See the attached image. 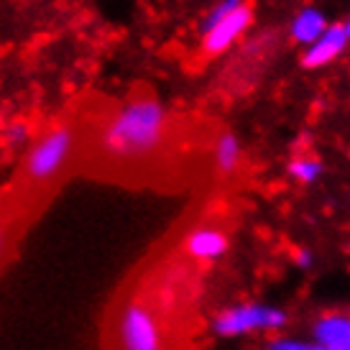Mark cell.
<instances>
[{
	"label": "cell",
	"instance_id": "1",
	"mask_svg": "<svg viewBox=\"0 0 350 350\" xmlns=\"http://www.w3.org/2000/svg\"><path fill=\"white\" fill-rule=\"evenodd\" d=\"M169 131V110L151 95L118 105L100 128L98 148L107 161L131 164L156 154Z\"/></svg>",
	"mask_w": 350,
	"mask_h": 350
},
{
	"label": "cell",
	"instance_id": "2",
	"mask_svg": "<svg viewBox=\"0 0 350 350\" xmlns=\"http://www.w3.org/2000/svg\"><path fill=\"white\" fill-rule=\"evenodd\" d=\"M77 146V131L72 126H54L31 141L23 154V179L33 187L54 182L64 169Z\"/></svg>",
	"mask_w": 350,
	"mask_h": 350
},
{
	"label": "cell",
	"instance_id": "3",
	"mask_svg": "<svg viewBox=\"0 0 350 350\" xmlns=\"http://www.w3.org/2000/svg\"><path fill=\"white\" fill-rule=\"evenodd\" d=\"M118 350H166L164 330L154 307L144 299L131 297L120 304L116 322Z\"/></svg>",
	"mask_w": 350,
	"mask_h": 350
},
{
	"label": "cell",
	"instance_id": "4",
	"mask_svg": "<svg viewBox=\"0 0 350 350\" xmlns=\"http://www.w3.org/2000/svg\"><path fill=\"white\" fill-rule=\"evenodd\" d=\"M286 320H289L286 312L273 304L245 301V304H235V307L217 312L213 320V332L217 338H243V335H256V332H276L286 327Z\"/></svg>",
	"mask_w": 350,
	"mask_h": 350
},
{
	"label": "cell",
	"instance_id": "5",
	"mask_svg": "<svg viewBox=\"0 0 350 350\" xmlns=\"http://www.w3.org/2000/svg\"><path fill=\"white\" fill-rule=\"evenodd\" d=\"M251 21H253V13L248 5H241V8H235L230 16H225L223 21H217L213 29H207L202 36V51L207 57H220L225 51H230L238 44V41L243 39V33L251 29Z\"/></svg>",
	"mask_w": 350,
	"mask_h": 350
},
{
	"label": "cell",
	"instance_id": "6",
	"mask_svg": "<svg viewBox=\"0 0 350 350\" xmlns=\"http://www.w3.org/2000/svg\"><path fill=\"white\" fill-rule=\"evenodd\" d=\"M350 36L342 26H327V31L322 33L317 41H312L310 46H304V54H301V64L307 69H320L332 64L335 59L340 57L342 51L348 49Z\"/></svg>",
	"mask_w": 350,
	"mask_h": 350
},
{
	"label": "cell",
	"instance_id": "7",
	"mask_svg": "<svg viewBox=\"0 0 350 350\" xmlns=\"http://www.w3.org/2000/svg\"><path fill=\"white\" fill-rule=\"evenodd\" d=\"M230 248V241L228 235L220 230V228H210V225H202V228H195L189 230L185 238V253L189 258L202 263L217 261L223 258Z\"/></svg>",
	"mask_w": 350,
	"mask_h": 350
},
{
	"label": "cell",
	"instance_id": "8",
	"mask_svg": "<svg viewBox=\"0 0 350 350\" xmlns=\"http://www.w3.org/2000/svg\"><path fill=\"white\" fill-rule=\"evenodd\" d=\"M312 340L325 348L340 350L350 345V314L345 312H327L312 325Z\"/></svg>",
	"mask_w": 350,
	"mask_h": 350
},
{
	"label": "cell",
	"instance_id": "9",
	"mask_svg": "<svg viewBox=\"0 0 350 350\" xmlns=\"http://www.w3.org/2000/svg\"><path fill=\"white\" fill-rule=\"evenodd\" d=\"M327 16L325 10L317 5H304L301 10L294 13L292 23H289V36L294 39V44L299 46H310L312 41H317L327 31Z\"/></svg>",
	"mask_w": 350,
	"mask_h": 350
},
{
	"label": "cell",
	"instance_id": "10",
	"mask_svg": "<svg viewBox=\"0 0 350 350\" xmlns=\"http://www.w3.org/2000/svg\"><path fill=\"white\" fill-rule=\"evenodd\" d=\"M213 159H215V169L220 174H233L235 169L241 166V159H243V146H241V138L225 131L217 136L213 148Z\"/></svg>",
	"mask_w": 350,
	"mask_h": 350
},
{
	"label": "cell",
	"instance_id": "11",
	"mask_svg": "<svg viewBox=\"0 0 350 350\" xmlns=\"http://www.w3.org/2000/svg\"><path fill=\"white\" fill-rule=\"evenodd\" d=\"M289 176L299 185H314L322 176V161L314 156H297L289 164Z\"/></svg>",
	"mask_w": 350,
	"mask_h": 350
},
{
	"label": "cell",
	"instance_id": "12",
	"mask_svg": "<svg viewBox=\"0 0 350 350\" xmlns=\"http://www.w3.org/2000/svg\"><path fill=\"white\" fill-rule=\"evenodd\" d=\"M245 0H217L213 8L207 10L202 16V21H200V33H204L207 29H213L217 21H223L225 16H230L235 8H241Z\"/></svg>",
	"mask_w": 350,
	"mask_h": 350
},
{
	"label": "cell",
	"instance_id": "13",
	"mask_svg": "<svg viewBox=\"0 0 350 350\" xmlns=\"http://www.w3.org/2000/svg\"><path fill=\"white\" fill-rule=\"evenodd\" d=\"M3 138H5V144H8L10 148H16V151H26V148L31 146V141H33V138H31L29 123H23V120H13V123H8Z\"/></svg>",
	"mask_w": 350,
	"mask_h": 350
},
{
	"label": "cell",
	"instance_id": "14",
	"mask_svg": "<svg viewBox=\"0 0 350 350\" xmlns=\"http://www.w3.org/2000/svg\"><path fill=\"white\" fill-rule=\"evenodd\" d=\"M314 348V342H307L301 340V338H271V340L266 342V348L263 350H312Z\"/></svg>",
	"mask_w": 350,
	"mask_h": 350
},
{
	"label": "cell",
	"instance_id": "15",
	"mask_svg": "<svg viewBox=\"0 0 350 350\" xmlns=\"http://www.w3.org/2000/svg\"><path fill=\"white\" fill-rule=\"evenodd\" d=\"M294 263H297L299 269H312L314 256H312V251H297V253H294Z\"/></svg>",
	"mask_w": 350,
	"mask_h": 350
},
{
	"label": "cell",
	"instance_id": "16",
	"mask_svg": "<svg viewBox=\"0 0 350 350\" xmlns=\"http://www.w3.org/2000/svg\"><path fill=\"white\" fill-rule=\"evenodd\" d=\"M5 243H8V230H5V225H0V256L5 251Z\"/></svg>",
	"mask_w": 350,
	"mask_h": 350
},
{
	"label": "cell",
	"instance_id": "17",
	"mask_svg": "<svg viewBox=\"0 0 350 350\" xmlns=\"http://www.w3.org/2000/svg\"><path fill=\"white\" fill-rule=\"evenodd\" d=\"M342 29L348 31V36H350V13H348V18H345V23H342Z\"/></svg>",
	"mask_w": 350,
	"mask_h": 350
},
{
	"label": "cell",
	"instance_id": "18",
	"mask_svg": "<svg viewBox=\"0 0 350 350\" xmlns=\"http://www.w3.org/2000/svg\"><path fill=\"white\" fill-rule=\"evenodd\" d=\"M312 350H335V348H325V345H317V342H314V348Z\"/></svg>",
	"mask_w": 350,
	"mask_h": 350
},
{
	"label": "cell",
	"instance_id": "19",
	"mask_svg": "<svg viewBox=\"0 0 350 350\" xmlns=\"http://www.w3.org/2000/svg\"><path fill=\"white\" fill-rule=\"evenodd\" d=\"M340 350H350V345H345V348H340Z\"/></svg>",
	"mask_w": 350,
	"mask_h": 350
}]
</instances>
